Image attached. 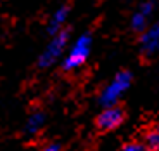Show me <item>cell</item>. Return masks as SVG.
Wrapping results in <instances>:
<instances>
[{
	"mask_svg": "<svg viewBox=\"0 0 159 151\" xmlns=\"http://www.w3.org/2000/svg\"><path fill=\"white\" fill-rule=\"evenodd\" d=\"M92 47H93V35H92V32L80 33L71 42L62 63H61L62 71L71 73V71L80 70V68H83L92 54Z\"/></svg>",
	"mask_w": 159,
	"mask_h": 151,
	"instance_id": "1",
	"label": "cell"
},
{
	"mask_svg": "<svg viewBox=\"0 0 159 151\" xmlns=\"http://www.w3.org/2000/svg\"><path fill=\"white\" fill-rule=\"evenodd\" d=\"M69 40H71V30L66 28L61 33L50 37V40L47 42V45L43 47V51L40 52L38 59H36V66L40 70H48L54 64H57L61 61L62 63L64 56L69 49Z\"/></svg>",
	"mask_w": 159,
	"mask_h": 151,
	"instance_id": "2",
	"label": "cell"
},
{
	"mask_svg": "<svg viewBox=\"0 0 159 151\" xmlns=\"http://www.w3.org/2000/svg\"><path fill=\"white\" fill-rule=\"evenodd\" d=\"M131 84H133V73L128 70L118 71L99 92V104L104 108L118 106V103L123 99V95L128 92Z\"/></svg>",
	"mask_w": 159,
	"mask_h": 151,
	"instance_id": "3",
	"label": "cell"
},
{
	"mask_svg": "<svg viewBox=\"0 0 159 151\" xmlns=\"http://www.w3.org/2000/svg\"><path fill=\"white\" fill-rule=\"evenodd\" d=\"M156 9H157V2L156 0H142L130 16L131 32L139 33V35H142L143 32H147L154 24L152 23V17L156 14Z\"/></svg>",
	"mask_w": 159,
	"mask_h": 151,
	"instance_id": "4",
	"label": "cell"
},
{
	"mask_svg": "<svg viewBox=\"0 0 159 151\" xmlns=\"http://www.w3.org/2000/svg\"><path fill=\"white\" fill-rule=\"evenodd\" d=\"M139 51L140 56L145 59H151L159 54V21L152 24L147 32L139 35Z\"/></svg>",
	"mask_w": 159,
	"mask_h": 151,
	"instance_id": "5",
	"label": "cell"
},
{
	"mask_svg": "<svg viewBox=\"0 0 159 151\" xmlns=\"http://www.w3.org/2000/svg\"><path fill=\"white\" fill-rule=\"evenodd\" d=\"M123 122H125V111L119 106H111V108H104L102 111L97 115L95 125L99 130L109 132V130L121 127Z\"/></svg>",
	"mask_w": 159,
	"mask_h": 151,
	"instance_id": "6",
	"label": "cell"
},
{
	"mask_svg": "<svg viewBox=\"0 0 159 151\" xmlns=\"http://www.w3.org/2000/svg\"><path fill=\"white\" fill-rule=\"evenodd\" d=\"M69 14H71V7L68 4L59 5L57 9L50 12V16L47 19V24H45V32H47L48 37H54L57 33H61L62 30L68 28V19Z\"/></svg>",
	"mask_w": 159,
	"mask_h": 151,
	"instance_id": "7",
	"label": "cell"
},
{
	"mask_svg": "<svg viewBox=\"0 0 159 151\" xmlns=\"http://www.w3.org/2000/svg\"><path fill=\"white\" fill-rule=\"evenodd\" d=\"M45 127V113L36 110L26 118L24 122V134L26 135H36L42 129Z\"/></svg>",
	"mask_w": 159,
	"mask_h": 151,
	"instance_id": "8",
	"label": "cell"
},
{
	"mask_svg": "<svg viewBox=\"0 0 159 151\" xmlns=\"http://www.w3.org/2000/svg\"><path fill=\"white\" fill-rule=\"evenodd\" d=\"M149 149L159 151V125H152L143 132V141H142Z\"/></svg>",
	"mask_w": 159,
	"mask_h": 151,
	"instance_id": "9",
	"label": "cell"
},
{
	"mask_svg": "<svg viewBox=\"0 0 159 151\" xmlns=\"http://www.w3.org/2000/svg\"><path fill=\"white\" fill-rule=\"evenodd\" d=\"M121 151H152V149H149V148L145 146L143 143H139V141H131V143H126V144H125Z\"/></svg>",
	"mask_w": 159,
	"mask_h": 151,
	"instance_id": "10",
	"label": "cell"
},
{
	"mask_svg": "<svg viewBox=\"0 0 159 151\" xmlns=\"http://www.w3.org/2000/svg\"><path fill=\"white\" fill-rule=\"evenodd\" d=\"M42 151H61V144L59 143H47Z\"/></svg>",
	"mask_w": 159,
	"mask_h": 151,
	"instance_id": "11",
	"label": "cell"
}]
</instances>
